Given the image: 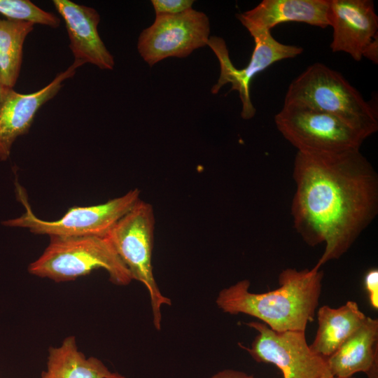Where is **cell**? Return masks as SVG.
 <instances>
[{
	"mask_svg": "<svg viewBox=\"0 0 378 378\" xmlns=\"http://www.w3.org/2000/svg\"><path fill=\"white\" fill-rule=\"evenodd\" d=\"M291 203L294 228L311 246L325 244L315 266L338 259L378 213V175L359 150L297 152Z\"/></svg>",
	"mask_w": 378,
	"mask_h": 378,
	"instance_id": "obj_1",
	"label": "cell"
},
{
	"mask_svg": "<svg viewBox=\"0 0 378 378\" xmlns=\"http://www.w3.org/2000/svg\"><path fill=\"white\" fill-rule=\"evenodd\" d=\"M323 277L316 266L300 271L287 268L279 274L275 290L251 293L249 281L244 279L220 290L216 302L225 313L254 316L277 332L305 331L314 318Z\"/></svg>",
	"mask_w": 378,
	"mask_h": 378,
	"instance_id": "obj_2",
	"label": "cell"
},
{
	"mask_svg": "<svg viewBox=\"0 0 378 378\" xmlns=\"http://www.w3.org/2000/svg\"><path fill=\"white\" fill-rule=\"evenodd\" d=\"M284 105L330 114L367 138L378 130L376 110L340 72L322 63L311 64L292 80Z\"/></svg>",
	"mask_w": 378,
	"mask_h": 378,
	"instance_id": "obj_3",
	"label": "cell"
},
{
	"mask_svg": "<svg viewBox=\"0 0 378 378\" xmlns=\"http://www.w3.org/2000/svg\"><path fill=\"white\" fill-rule=\"evenodd\" d=\"M100 268L116 285L125 286L132 280L107 237H50L48 246L28 270L31 274L62 282Z\"/></svg>",
	"mask_w": 378,
	"mask_h": 378,
	"instance_id": "obj_4",
	"label": "cell"
},
{
	"mask_svg": "<svg viewBox=\"0 0 378 378\" xmlns=\"http://www.w3.org/2000/svg\"><path fill=\"white\" fill-rule=\"evenodd\" d=\"M16 194L25 211L20 216L4 220L8 227H23L36 234L50 237H106L116 223L141 200L138 188L106 202L88 206H73L60 218L45 220L31 209L24 189L16 182Z\"/></svg>",
	"mask_w": 378,
	"mask_h": 378,
	"instance_id": "obj_5",
	"label": "cell"
},
{
	"mask_svg": "<svg viewBox=\"0 0 378 378\" xmlns=\"http://www.w3.org/2000/svg\"><path fill=\"white\" fill-rule=\"evenodd\" d=\"M155 215L151 204L140 200L123 216L106 236L118 255L129 270L132 279L142 283L147 288L157 330L161 328V307L170 305L171 300L164 296L153 272Z\"/></svg>",
	"mask_w": 378,
	"mask_h": 378,
	"instance_id": "obj_6",
	"label": "cell"
},
{
	"mask_svg": "<svg viewBox=\"0 0 378 378\" xmlns=\"http://www.w3.org/2000/svg\"><path fill=\"white\" fill-rule=\"evenodd\" d=\"M274 123L298 152L341 153L359 150L367 139L330 114L296 105H284L275 115Z\"/></svg>",
	"mask_w": 378,
	"mask_h": 378,
	"instance_id": "obj_7",
	"label": "cell"
},
{
	"mask_svg": "<svg viewBox=\"0 0 378 378\" xmlns=\"http://www.w3.org/2000/svg\"><path fill=\"white\" fill-rule=\"evenodd\" d=\"M246 325L258 332L246 349L258 363L275 365L284 378H331L326 358L312 351L304 331L277 332L264 323L251 321Z\"/></svg>",
	"mask_w": 378,
	"mask_h": 378,
	"instance_id": "obj_8",
	"label": "cell"
},
{
	"mask_svg": "<svg viewBox=\"0 0 378 378\" xmlns=\"http://www.w3.org/2000/svg\"><path fill=\"white\" fill-rule=\"evenodd\" d=\"M209 34V19L203 12L191 8L176 15H158L140 34L137 50L153 66L168 57H188L207 45Z\"/></svg>",
	"mask_w": 378,
	"mask_h": 378,
	"instance_id": "obj_9",
	"label": "cell"
},
{
	"mask_svg": "<svg viewBox=\"0 0 378 378\" xmlns=\"http://www.w3.org/2000/svg\"><path fill=\"white\" fill-rule=\"evenodd\" d=\"M254 39V49L248 64L238 69L230 60L225 41L219 36H211L207 46L214 51L220 64V76L212 87V94H217L225 84L230 83L232 90L239 92L242 108L241 116L245 120L252 118L256 113L250 96V86L253 78L274 63L294 58L303 52L300 46L284 44L275 39L271 31L250 34Z\"/></svg>",
	"mask_w": 378,
	"mask_h": 378,
	"instance_id": "obj_10",
	"label": "cell"
},
{
	"mask_svg": "<svg viewBox=\"0 0 378 378\" xmlns=\"http://www.w3.org/2000/svg\"><path fill=\"white\" fill-rule=\"evenodd\" d=\"M76 60L67 69L59 73L46 86L34 92L20 93L10 90L0 106V160H7L11 148L20 136L27 134L39 108L60 90L63 82L75 74L84 64Z\"/></svg>",
	"mask_w": 378,
	"mask_h": 378,
	"instance_id": "obj_11",
	"label": "cell"
},
{
	"mask_svg": "<svg viewBox=\"0 0 378 378\" xmlns=\"http://www.w3.org/2000/svg\"><path fill=\"white\" fill-rule=\"evenodd\" d=\"M329 26L333 29L330 49L360 61L377 35L378 17L371 0H329Z\"/></svg>",
	"mask_w": 378,
	"mask_h": 378,
	"instance_id": "obj_12",
	"label": "cell"
},
{
	"mask_svg": "<svg viewBox=\"0 0 378 378\" xmlns=\"http://www.w3.org/2000/svg\"><path fill=\"white\" fill-rule=\"evenodd\" d=\"M52 3L64 21L69 48L75 59L92 64L102 70H113L114 57L99 34L98 12L69 0H53Z\"/></svg>",
	"mask_w": 378,
	"mask_h": 378,
	"instance_id": "obj_13",
	"label": "cell"
},
{
	"mask_svg": "<svg viewBox=\"0 0 378 378\" xmlns=\"http://www.w3.org/2000/svg\"><path fill=\"white\" fill-rule=\"evenodd\" d=\"M328 10L329 0H263L236 17L250 34L270 31L288 22L326 28L329 26Z\"/></svg>",
	"mask_w": 378,
	"mask_h": 378,
	"instance_id": "obj_14",
	"label": "cell"
},
{
	"mask_svg": "<svg viewBox=\"0 0 378 378\" xmlns=\"http://www.w3.org/2000/svg\"><path fill=\"white\" fill-rule=\"evenodd\" d=\"M326 360L333 377L349 378L363 372L368 378H377L378 320L367 316L363 325Z\"/></svg>",
	"mask_w": 378,
	"mask_h": 378,
	"instance_id": "obj_15",
	"label": "cell"
},
{
	"mask_svg": "<svg viewBox=\"0 0 378 378\" xmlns=\"http://www.w3.org/2000/svg\"><path fill=\"white\" fill-rule=\"evenodd\" d=\"M367 316L354 301L332 308L323 305L317 313L318 328L309 347L314 353L328 358L356 331Z\"/></svg>",
	"mask_w": 378,
	"mask_h": 378,
	"instance_id": "obj_16",
	"label": "cell"
},
{
	"mask_svg": "<svg viewBox=\"0 0 378 378\" xmlns=\"http://www.w3.org/2000/svg\"><path fill=\"white\" fill-rule=\"evenodd\" d=\"M39 378H125L111 371L99 359L87 358L78 349L76 337H66L61 345L50 347L46 368Z\"/></svg>",
	"mask_w": 378,
	"mask_h": 378,
	"instance_id": "obj_17",
	"label": "cell"
},
{
	"mask_svg": "<svg viewBox=\"0 0 378 378\" xmlns=\"http://www.w3.org/2000/svg\"><path fill=\"white\" fill-rule=\"evenodd\" d=\"M34 24L0 19V78L4 84L13 88L19 77L22 49Z\"/></svg>",
	"mask_w": 378,
	"mask_h": 378,
	"instance_id": "obj_18",
	"label": "cell"
},
{
	"mask_svg": "<svg viewBox=\"0 0 378 378\" xmlns=\"http://www.w3.org/2000/svg\"><path fill=\"white\" fill-rule=\"evenodd\" d=\"M0 13L8 20L39 24L57 28L59 18L47 12L29 0H0Z\"/></svg>",
	"mask_w": 378,
	"mask_h": 378,
	"instance_id": "obj_19",
	"label": "cell"
},
{
	"mask_svg": "<svg viewBox=\"0 0 378 378\" xmlns=\"http://www.w3.org/2000/svg\"><path fill=\"white\" fill-rule=\"evenodd\" d=\"M155 15H176L190 10L193 0H151Z\"/></svg>",
	"mask_w": 378,
	"mask_h": 378,
	"instance_id": "obj_20",
	"label": "cell"
},
{
	"mask_svg": "<svg viewBox=\"0 0 378 378\" xmlns=\"http://www.w3.org/2000/svg\"><path fill=\"white\" fill-rule=\"evenodd\" d=\"M365 288L368 292L369 300L373 308H378V270H369L364 277Z\"/></svg>",
	"mask_w": 378,
	"mask_h": 378,
	"instance_id": "obj_21",
	"label": "cell"
},
{
	"mask_svg": "<svg viewBox=\"0 0 378 378\" xmlns=\"http://www.w3.org/2000/svg\"><path fill=\"white\" fill-rule=\"evenodd\" d=\"M371 60L375 64L378 63V36L377 35L372 42L366 47L363 53V57Z\"/></svg>",
	"mask_w": 378,
	"mask_h": 378,
	"instance_id": "obj_22",
	"label": "cell"
},
{
	"mask_svg": "<svg viewBox=\"0 0 378 378\" xmlns=\"http://www.w3.org/2000/svg\"><path fill=\"white\" fill-rule=\"evenodd\" d=\"M210 378H255L253 375L247 374L243 372L226 369L218 372Z\"/></svg>",
	"mask_w": 378,
	"mask_h": 378,
	"instance_id": "obj_23",
	"label": "cell"
},
{
	"mask_svg": "<svg viewBox=\"0 0 378 378\" xmlns=\"http://www.w3.org/2000/svg\"><path fill=\"white\" fill-rule=\"evenodd\" d=\"M11 89L6 86L0 78V106Z\"/></svg>",
	"mask_w": 378,
	"mask_h": 378,
	"instance_id": "obj_24",
	"label": "cell"
},
{
	"mask_svg": "<svg viewBox=\"0 0 378 378\" xmlns=\"http://www.w3.org/2000/svg\"><path fill=\"white\" fill-rule=\"evenodd\" d=\"M331 378H339V377H331ZM349 378H354V377H349Z\"/></svg>",
	"mask_w": 378,
	"mask_h": 378,
	"instance_id": "obj_25",
	"label": "cell"
}]
</instances>
